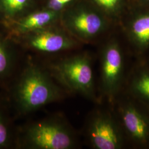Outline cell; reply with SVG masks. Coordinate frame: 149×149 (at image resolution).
<instances>
[{"label":"cell","mask_w":149,"mask_h":149,"mask_svg":"<svg viewBox=\"0 0 149 149\" xmlns=\"http://www.w3.org/2000/svg\"><path fill=\"white\" fill-rule=\"evenodd\" d=\"M16 119L26 117L70 95L55 81L42 61L28 58L2 92Z\"/></svg>","instance_id":"6da1fadb"},{"label":"cell","mask_w":149,"mask_h":149,"mask_svg":"<svg viewBox=\"0 0 149 149\" xmlns=\"http://www.w3.org/2000/svg\"><path fill=\"white\" fill-rule=\"evenodd\" d=\"M79 146L76 130L60 113L17 128L15 149H74Z\"/></svg>","instance_id":"7a4b0ae2"},{"label":"cell","mask_w":149,"mask_h":149,"mask_svg":"<svg viewBox=\"0 0 149 149\" xmlns=\"http://www.w3.org/2000/svg\"><path fill=\"white\" fill-rule=\"evenodd\" d=\"M42 62L70 95H79L91 101L100 103L96 93L92 59L88 54H77Z\"/></svg>","instance_id":"3957f363"},{"label":"cell","mask_w":149,"mask_h":149,"mask_svg":"<svg viewBox=\"0 0 149 149\" xmlns=\"http://www.w3.org/2000/svg\"><path fill=\"white\" fill-rule=\"evenodd\" d=\"M84 135L92 149H121L124 143V134L119 122L109 111L100 108L88 116Z\"/></svg>","instance_id":"277c9868"},{"label":"cell","mask_w":149,"mask_h":149,"mask_svg":"<svg viewBox=\"0 0 149 149\" xmlns=\"http://www.w3.org/2000/svg\"><path fill=\"white\" fill-rule=\"evenodd\" d=\"M100 63L102 97L112 103L121 86L124 63L122 49L116 40H112L103 48Z\"/></svg>","instance_id":"5b68a950"},{"label":"cell","mask_w":149,"mask_h":149,"mask_svg":"<svg viewBox=\"0 0 149 149\" xmlns=\"http://www.w3.org/2000/svg\"><path fill=\"white\" fill-rule=\"evenodd\" d=\"M22 38L23 44L38 53L55 55L74 49L78 44L62 31L48 27L27 33Z\"/></svg>","instance_id":"8992f818"},{"label":"cell","mask_w":149,"mask_h":149,"mask_svg":"<svg viewBox=\"0 0 149 149\" xmlns=\"http://www.w3.org/2000/svg\"><path fill=\"white\" fill-rule=\"evenodd\" d=\"M119 123L124 136L140 147L149 146V113L133 102H125L118 108Z\"/></svg>","instance_id":"52a82bcc"},{"label":"cell","mask_w":149,"mask_h":149,"mask_svg":"<svg viewBox=\"0 0 149 149\" xmlns=\"http://www.w3.org/2000/svg\"><path fill=\"white\" fill-rule=\"evenodd\" d=\"M70 34L83 41L96 38L106 28V22L95 12L81 10L70 17L65 23Z\"/></svg>","instance_id":"ba28073f"},{"label":"cell","mask_w":149,"mask_h":149,"mask_svg":"<svg viewBox=\"0 0 149 149\" xmlns=\"http://www.w3.org/2000/svg\"><path fill=\"white\" fill-rule=\"evenodd\" d=\"M9 45L7 40L0 36V91L2 92L10 85L24 62Z\"/></svg>","instance_id":"9c48e42d"},{"label":"cell","mask_w":149,"mask_h":149,"mask_svg":"<svg viewBox=\"0 0 149 149\" xmlns=\"http://www.w3.org/2000/svg\"><path fill=\"white\" fill-rule=\"evenodd\" d=\"M15 120L5 97L0 91V149H15Z\"/></svg>","instance_id":"30bf717a"},{"label":"cell","mask_w":149,"mask_h":149,"mask_svg":"<svg viewBox=\"0 0 149 149\" xmlns=\"http://www.w3.org/2000/svg\"><path fill=\"white\" fill-rule=\"evenodd\" d=\"M56 18L54 11H43L33 13L13 23L12 32L16 36L48 27Z\"/></svg>","instance_id":"8fae6325"},{"label":"cell","mask_w":149,"mask_h":149,"mask_svg":"<svg viewBox=\"0 0 149 149\" xmlns=\"http://www.w3.org/2000/svg\"><path fill=\"white\" fill-rule=\"evenodd\" d=\"M129 37L139 52L149 47V12L135 17L130 22L128 30Z\"/></svg>","instance_id":"7c38bea8"},{"label":"cell","mask_w":149,"mask_h":149,"mask_svg":"<svg viewBox=\"0 0 149 149\" xmlns=\"http://www.w3.org/2000/svg\"><path fill=\"white\" fill-rule=\"evenodd\" d=\"M129 90L138 101L149 107V70H139L130 81Z\"/></svg>","instance_id":"4fadbf2b"},{"label":"cell","mask_w":149,"mask_h":149,"mask_svg":"<svg viewBox=\"0 0 149 149\" xmlns=\"http://www.w3.org/2000/svg\"><path fill=\"white\" fill-rule=\"evenodd\" d=\"M28 0H0V5L8 16H15L27 5Z\"/></svg>","instance_id":"5bb4252c"},{"label":"cell","mask_w":149,"mask_h":149,"mask_svg":"<svg viewBox=\"0 0 149 149\" xmlns=\"http://www.w3.org/2000/svg\"><path fill=\"white\" fill-rule=\"evenodd\" d=\"M98 6L111 15L118 14L122 8L124 0H92Z\"/></svg>","instance_id":"9a60e30c"},{"label":"cell","mask_w":149,"mask_h":149,"mask_svg":"<svg viewBox=\"0 0 149 149\" xmlns=\"http://www.w3.org/2000/svg\"><path fill=\"white\" fill-rule=\"evenodd\" d=\"M71 1L72 0H50L48 3V7L53 11H58Z\"/></svg>","instance_id":"2e32d148"},{"label":"cell","mask_w":149,"mask_h":149,"mask_svg":"<svg viewBox=\"0 0 149 149\" xmlns=\"http://www.w3.org/2000/svg\"><path fill=\"white\" fill-rule=\"evenodd\" d=\"M143 1H144L145 2H147V3H149V0H142Z\"/></svg>","instance_id":"e0dca14e"}]
</instances>
